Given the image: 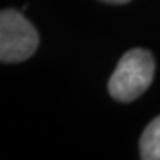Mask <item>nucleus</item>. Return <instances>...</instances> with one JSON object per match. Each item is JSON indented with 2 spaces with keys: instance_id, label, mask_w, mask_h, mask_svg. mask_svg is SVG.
<instances>
[{
  "instance_id": "obj_1",
  "label": "nucleus",
  "mask_w": 160,
  "mask_h": 160,
  "mask_svg": "<svg viewBox=\"0 0 160 160\" xmlns=\"http://www.w3.org/2000/svg\"><path fill=\"white\" fill-rule=\"evenodd\" d=\"M154 58L145 49H132L120 58L108 80V92L116 101L131 102L147 91L154 77Z\"/></svg>"
},
{
  "instance_id": "obj_2",
  "label": "nucleus",
  "mask_w": 160,
  "mask_h": 160,
  "mask_svg": "<svg viewBox=\"0 0 160 160\" xmlns=\"http://www.w3.org/2000/svg\"><path fill=\"white\" fill-rule=\"evenodd\" d=\"M39 46V34L22 13L0 11V62L28 59Z\"/></svg>"
},
{
  "instance_id": "obj_3",
  "label": "nucleus",
  "mask_w": 160,
  "mask_h": 160,
  "mask_svg": "<svg viewBox=\"0 0 160 160\" xmlns=\"http://www.w3.org/2000/svg\"><path fill=\"white\" fill-rule=\"evenodd\" d=\"M142 160H160V116L151 120L139 139Z\"/></svg>"
},
{
  "instance_id": "obj_4",
  "label": "nucleus",
  "mask_w": 160,
  "mask_h": 160,
  "mask_svg": "<svg viewBox=\"0 0 160 160\" xmlns=\"http://www.w3.org/2000/svg\"><path fill=\"white\" fill-rule=\"evenodd\" d=\"M101 2L111 3V5H123V3H128V2H131V0H101Z\"/></svg>"
}]
</instances>
